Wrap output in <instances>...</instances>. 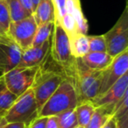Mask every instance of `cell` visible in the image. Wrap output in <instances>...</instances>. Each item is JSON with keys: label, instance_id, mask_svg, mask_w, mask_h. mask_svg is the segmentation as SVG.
Instances as JSON below:
<instances>
[{"label": "cell", "instance_id": "cell-3", "mask_svg": "<svg viewBox=\"0 0 128 128\" xmlns=\"http://www.w3.org/2000/svg\"><path fill=\"white\" fill-rule=\"evenodd\" d=\"M39 108L32 89L17 98L12 106L3 114L7 123H25L27 126L38 117Z\"/></svg>", "mask_w": 128, "mask_h": 128}, {"label": "cell", "instance_id": "cell-15", "mask_svg": "<svg viewBox=\"0 0 128 128\" xmlns=\"http://www.w3.org/2000/svg\"><path fill=\"white\" fill-rule=\"evenodd\" d=\"M114 105H102L96 107L89 124L85 128H102L113 116Z\"/></svg>", "mask_w": 128, "mask_h": 128}, {"label": "cell", "instance_id": "cell-34", "mask_svg": "<svg viewBox=\"0 0 128 128\" xmlns=\"http://www.w3.org/2000/svg\"><path fill=\"white\" fill-rule=\"evenodd\" d=\"M31 1H32V6H34V11H35L36 7H37V6L39 4V3H40V0H31Z\"/></svg>", "mask_w": 128, "mask_h": 128}, {"label": "cell", "instance_id": "cell-8", "mask_svg": "<svg viewBox=\"0 0 128 128\" xmlns=\"http://www.w3.org/2000/svg\"><path fill=\"white\" fill-rule=\"evenodd\" d=\"M50 51L55 62L63 68L66 67L73 59L70 52L68 34L60 24H55L54 26L51 37Z\"/></svg>", "mask_w": 128, "mask_h": 128}, {"label": "cell", "instance_id": "cell-1", "mask_svg": "<svg viewBox=\"0 0 128 128\" xmlns=\"http://www.w3.org/2000/svg\"><path fill=\"white\" fill-rule=\"evenodd\" d=\"M64 68L68 71L66 78L76 90L79 102L92 100L98 96L102 84L103 70H90L82 63L81 58H73Z\"/></svg>", "mask_w": 128, "mask_h": 128}, {"label": "cell", "instance_id": "cell-22", "mask_svg": "<svg viewBox=\"0 0 128 128\" xmlns=\"http://www.w3.org/2000/svg\"><path fill=\"white\" fill-rule=\"evenodd\" d=\"M12 20L4 0H0V31L7 34Z\"/></svg>", "mask_w": 128, "mask_h": 128}, {"label": "cell", "instance_id": "cell-13", "mask_svg": "<svg viewBox=\"0 0 128 128\" xmlns=\"http://www.w3.org/2000/svg\"><path fill=\"white\" fill-rule=\"evenodd\" d=\"M113 60L107 52H89L81 58L82 63L92 70H104Z\"/></svg>", "mask_w": 128, "mask_h": 128}, {"label": "cell", "instance_id": "cell-11", "mask_svg": "<svg viewBox=\"0 0 128 128\" xmlns=\"http://www.w3.org/2000/svg\"><path fill=\"white\" fill-rule=\"evenodd\" d=\"M128 73L123 75L104 93L93 98L91 101L96 107L102 105H115L128 90Z\"/></svg>", "mask_w": 128, "mask_h": 128}, {"label": "cell", "instance_id": "cell-17", "mask_svg": "<svg viewBox=\"0 0 128 128\" xmlns=\"http://www.w3.org/2000/svg\"><path fill=\"white\" fill-rule=\"evenodd\" d=\"M95 109H96V106L91 100L79 102L77 106L75 108V112L79 126H84V127L87 126L91 117H92Z\"/></svg>", "mask_w": 128, "mask_h": 128}, {"label": "cell", "instance_id": "cell-6", "mask_svg": "<svg viewBox=\"0 0 128 128\" xmlns=\"http://www.w3.org/2000/svg\"><path fill=\"white\" fill-rule=\"evenodd\" d=\"M40 70L37 67H16L3 75L4 82L12 94L20 96L32 88L36 75Z\"/></svg>", "mask_w": 128, "mask_h": 128}, {"label": "cell", "instance_id": "cell-23", "mask_svg": "<svg viewBox=\"0 0 128 128\" xmlns=\"http://www.w3.org/2000/svg\"><path fill=\"white\" fill-rule=\"evenodd\" d=\"M90 52H106V43L104 35L88 36Z\"/></svg>", "mask_w": 128, "mask_h": 128}, {"label": "cell", "instance_id": "cell-26", "mask_svg": "<svg viewBox=\"0 0 128 128\" xmlns=\"http://www.w3.org/2000/svg\"><path fill=\"white\" fill-rule=\"evenodd\" d=\"M46 120L48 117H39L34 119L29 123L26 128H46Z\"/></svg>", "mask_w": 128, "mask_h": 128}, {"label": "cell", "instance_id": "cell-32", "mask_svg": "<svg viewBox=\"0 0 128 128\" xmlns=\"http://www.w3.org/2000/svg\"><path fill=\"white\" fill-rule=\"evenodd\" d=\"M6 124H7V121L6 120V118H4V117L3 116V114H0V128H3V126Z\"/></svg>", "mask_w": 128, "mask_h": 128}, {"label": "cell", "instance_id": "cell-19", "mask_svg": "<svg viewBox=\"0 0 128 128\" xmlns=\"http://www.w3.org/2000/svg\"><path fill=\"white\" fill-rule=\"evenodd\" d=\"M55 23L54 22H46V23L38 25V28L34 36L32 46H37L43 44L45 41L51 39L54 32Z\"/></svg>", "mask_w": 128, "mask_h": 128}, {"label": "cell", "instance_id": "cell-21", "mask_svg": "<svg viewBox=\"0 0 128 128\" xmlns=\"http://www.w3.org/2000/svg\"><path fill=\"white\" fill-rule=\"evenodd\" d=\"M59 128H75L78 126V121L76 115L75 109L64 112L57 116Z\"/></svg>", "mask_w": 128, "mask_h": 128}, {"label": "cell", "instance_id": "cell-29", "mask_svg": "<svg viewBox=\"0 0 128 128\" xmlns=\"http://www.w3.org/2000/svg\"><path fill=\"white\" fill-rule=\"evenodd\" d=\"M102 128H118V119L114 116H112L110 119L106 122V124Z\"/></svg>", "mask_w": 128, "mask_h": 128}, {"label": "cell", "instance_id": "cell-12", "mask_svg": "<svg viewBox=\"0 0 128 128\" xmlns=\"http://www.w3.org/2000/svg\"><path fill=\"white\" fill-rule=\"evenodd\" d=\"M51 39L45 41L43 44L37 46H31L30 48L22 52V56L18 67H37L40 66L46 60L50 52Z\"/></svg>", "mask_w": 128, "mask_h": 128}, {"label": "cell", "instance_id": "cell-35", "mask_svg": "<svg viewBox=\"0 0 128 128\" xmlns=\"http://www.w3.org/2000/svg\"><path fill=\"white\" fill-rule=\"evenodd\" d=\"M75 128H85V127H84V126H79V124H78V126H76Z\"/></svg>", "mask_w": 128, "mask_h": 128}, {"label": "cell", "instance_id": "cell-31", "mask_svg": "<svg viewBox=\"0 0 128 128\" xmlns=\"http://www.w3.org/2000/svg\"><path fill=\"white\" fill-rule=\"evenodd\" d=\"M127 114L122 117L121 118L118 119V128H128L127 124Z\"/></svg>", "mask_w": 128, "mask_h": 128}, {"label": "cell", "instance_id": "cell-14", "mask_svg": "<svg viewBox=\"0 0 128 128\" xmlns=\"http://www.w3.org/2000/svg\"><path fill=\"white\" fill-rule=\"evenodd\" d=\"M32 16L37 25L46 22L55 23V9L53 0H40Z\"/></svg>", "mask_w": 128, "mask_h": 128}, {"label": "cell", "instance_id": "cell-4", "mask_svg": "<svg viewBox=\"0 0 128 128\" xmlns=\"http://www.w3.org/2000/svg\"><path fill=\"white\" fill-rule=\"evenodd\" d=\"M106 43L107 53L115 57L128 48V7L123 11L122 14L115 25L103 34Z\"/></svg>", "mask_w": 128, "mask_h": 128}, {"label": "cell", "instance_id": "cell-2", "mask_svg": "<svg viewBox=\"0 0 128 128\" xmlns=\"http://www.w3.org/2000/svg\"><path fill=\"white\" fill-rule=\"evenodd\" d=\"M78 104L79 98L75 86L68 79L65 78L40 109L38 116H58L64 112L74 110Z\"/></svg>", "mask_w": 128, "mask_h": 128}, {"label": "cell", "instance_id": "cell-7", "mask_svg": "<svg viewBox=\"0 0 128 128\" xmlns=\"http://www.w3.org/2000/svg\"><path fill=\"white\" fill-rule=\"evenodd\" d=\"M37 28L34 16H30L20 21L11 22L7 34L22 51H25L32 46Z\"/></svg>", "mask_w": 128, "mask_h": 128}, {"label": "cell", "instance_id": "cell-25", "mask_svg": "<svg viewBox=\"0 0 128 128\" xmlns=\"http://www.w3.org/2000/svg\"><path fill=\"white\" fill-rule=\"evenodd\" d=\"M68 0H53L55 9V24L65 15L66 12V3Z\"/></svg>", "mask_w": 128, "mask_h": 128}, {"label": "cell", "instance_id": "cell-24", "mask_svg": "<svg viewBox=\"0 0 128 128\" xmlns=\"http://www.w3.org/2000/svg\"><path fill=\"white\" fill-rule=\"evenodd\" d=\"M127 100H128V90L124 94L120 100L117 102L114 105L113 108V116L117 119L121 118L124 117V115L128 113V104H127Z\"/></svg>", "mask_w": 128, "mask_h": 128}, {"label": "cell", "instance_id": "cell-9", "mask_svg": "<svg viewBox=\"0 0 128 128\" xmlns=\"http://www.w3.org/2000/svg\"><path fill=\"white\" fill-rule=\"evenodd\" d=\"M128 71V50L115 56L110 64L103 70L102 84L98 96L104 93L123 75Z\"/></svg>", "mask_w": 128, "mask_h": 128}, {"label": "cell", "instance_id": "cell-18", "mask_svg": "<svg viewBox=\"0 0 128 128\" xmlns=\"http://www.w3.org/2000/svg\"><path fill=\"white\" fill-rule=\"evenodd\" d=\"M18 96L10 91L4 82L3 75H0V114H4L12 106Z\"/></svg>", "mask_w": 128, "mask_h": 128}, {"label": "cell", "instance_id": "cell-16", "mask_svg": "<svg viewBox=\"0 0 128 128\" xmlns=\"http://www.w3.org/2000/svg\"><path fill=\"white\" fill-rule=\"evenodd\" d=\"M70 52L73 58H82L90 52L88 36L84 34L70 35Z\"/></svg>", "mask_w": 128, "mask_h": 128}, {"label": "cell", "instance_id": "cell-5", "mask_svg": "<svg viewBox=\"0 0 128 128\" xmlns=\"http://www.w3.org/2000/svg\"><path fill=\"white\" fill-rule=\"evenodd\" d=\"M65 78V75L58 72L52 70L42 71L40 66V70L32 86L39 110Z\"/></svg>", "mask_w": 128, "mask_h": 128}, {"label": "cell", "instance_id": "cell-28", "mask_svg": "<svg viewBox=\"0 0 128 128\" xmlns=\"http://www.w3.org/2000/svg\"><path fill=\"white\" fill-rule=\"evenodd\" d=\"M46 128H59V122L57 116H49V117H48Z\"/></svg>", "mask_w": 128, "mask_h": 128}, {"label": "cell", "instance_id": "cell-30", "mask_svg": "<svg viewBox=\"0 0 128 128\" xmlns=\"http://www.w3.org/2000/svg\"><path fill=\"white\" fill-rule=\"evenodd\" d=\"M27 124L25 123H7L3 128H26Z\"/></svg>", "mask_w": 128, "mask_h": 128}, {"label": "cell", "instance_id": "cell-10", "mask_svg": "<svg viewBox=\"0 0 128 128\" xmlns=\"http://www.w3.org/2000/svg\"><path fill=\"white\" fill-rule=\"evenodd\" d=\"M22 50L10 37L0 41V75L18 66Z\"/></svg>", "mask_w": 128, "mask_h": 128}, {"label": "cell", "instance_id": "cell-20", "mask_svg": "<svg viewBox=\"0 0 128 128\" xmlns=\"http://www.w3.org/2000/svg\"><path fill=\"white\" fill-rule=\"evenodd\" d=\"M4 1L7 4L12 22L20 21L27 17H30L22 7L20 0H4Z\"/></svg>", "mask_w": 128, "mask_h": 128}, {"label": "cell", "instance_id": "cell-33", "mask_svg": "<svg viewBox=\"0 0 128 128\" xmlns=\"http://www.w3.org/2000/svg\"><path fill=\"white\" fill-rule=\"evenodd\" d=\"M8 37H9V36H8V34L3 32L2 31H0V41L4 40H6V39H7Z\"/></svg>", "mask_w": 128, "mask_h": 128}, {"label": "cell", "instance_id": "cell-27", "mask_svg": "<svg viewBox=\"0 0 128 128\" xmlns=\"http://www.w3.org/2000/svg\"><path fill=\"white\" fill-rule=\"evenodd\" d=\"M20 3L21 4L22 7L24 8V10L26 12L29 16L34 15V6H32L31 0H20Z\"/></svg>", "mask_w": 128, "mask_h": 128}]
</instances>
